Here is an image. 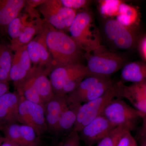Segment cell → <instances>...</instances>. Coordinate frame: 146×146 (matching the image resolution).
Instances as JSON below:
<instances>
[{
    "mask_svg": "<svg viewBox=\"0 0 146 146\" xmlns=\"http://www.w3.org/2000/svg\"><path fill=\"white\" fill-rule=\"evenodd\" d=\"M50 80L54 95H60L63 84L77 78L90 76L86 66L80 63L56 66L52 68Z\"/></svg>",
    "mask_w": 146,
    "mask_h": 146,
    "instance_id": "ba28073f",
    "label": "cell"
},
{
    "mask_svg": "<svg viewBox=\"0 0 146 146\" xmlns=\"http://www.w3.org/2000/svg\"><path fill=\"white\" fill-rule=\"evenodd\" d=\"M122 81L133 83L146 82V63L133 62L124 65L121 72Z\"/></svg>",
    "mask_w": 146,
    "mask_h": 146,
    "instance_id": "d6986e66",
    "label": "cell"
},
{
    "mask_svg": "<svg viewBox=\"0 0 146 146\" xmlns=\"http://www.w3.org/2000/svg\"><path fill=\"white\" fill-rule=\"evenodd\" d=\"M140 51L142 56L146 60V36L141 42L140 45Z\"/></svg>",
    "mask_w": 146,
    "mask_h": 146,
    "instance_id": "1f68e13d",
    "label": "cell"
},
{
    "mask_svg": "<svg viewBox=\"0 0 146 146\" xmlns=\"http://www.w3.org/2000/svg\"><path fill=\"white\" fill-rule=\"evenodd\" d=\"M44 26L38 24L34 25L29 23L25 27L16 42L11 45L12 50L15 51L19 48L26 46L32 40L33 38L39 32H41Z\"/></svg>",
    "mask_w": 146,
    "mask_h": 146,
    "instance_id": "603a6c76",
    "label": "cell"
},
{
    "mask_svg": "<svg viewBox=\"0 0 146 146\" xmlns=\"http://www.w3.org/2000/svg\"><path fill=\"white\" fill-rule=\"evenodd\" d=\"M18 121L22 124L33 128L38 137L48 133L44 106L22 96H20L18 105Z\"/></svg>",
    "mask_w": 146,
    "mask_h": 146,
    "instance_id": "8992f818",
    "label": "cell"
},
{
    "mask_svg": "<svg viewBox=\"0 0 146 146\" xmlns=\"http://www.w3.org/2000/svg\"><path fill=\"white\" fill-rule=\"evenodd\" d=\"M28 3H29L30 5L32 6H35L36 5L39 6L42 4L45 1H42V0H34V1H27Z\"/></svg>",
    "mask_w": 146,
    "mask_h": 146,
    "instance_id": "836d02e7",
    "label": "cell"
},
{
    "mask_svg": "<svg viewBox=\"0 0 146 146\" xmlns=\"http://www.w3.org/2000/svg\"><path fill=\"white\" fill-rule=\"evenodd\" d=\"M117 146H138L131 131L126 130L121 136Z\"/></svg>",
    "mask_w": 146,
    "mask_h": 146,
    "instance_id": "83f0119b",
    "label": "cell"
},
{
    "mask_svg": "<svg viewBox=\"0 0 146 146\" xmlns=\"http://www.w3.org/2000/svg\"><path fill=\"white\" fill-rule=\"evenodd\" d=\"M4 140V137L0 136V146L1 145Z\"/></svg>",
    "mask_w": 146,
    "mask_h": 146,
    "instance_id": "8d00e7d4",
    "label": "cell"
},
{
    "mask_svg": "<svg viewBox=\"0 0 146 146\" xmlns=\"http://www.w3.org/2000/svg\"><path fill=\"white\" fill-rule=\"evenodd\" d=\"M26 1L0 0V31H5L8 25L18 17Z\"/></svg>",
    "mask_w": 146,
    "mask_h": 146,
    "instance_id": "2e32d148",
    "label": "cell"
},
{
    "mask_svg": "<svg viewBox=\"0 0 146 146\" xmlns=\"http://www.w3.org/2000/svg\"><path fill=\"white\" fill-rule=\"evenodd\" d=\"M0 146H22L16 143H13L11 141H8V140H6L4 138V140L2 143V144Z\"/></svg>",
    "mask_w": 146,
    "mask_h": 146,
    "instance_id": "d6a6232c",
    "label": "cell"
},
{
    "mask_svg": "<svg viewBox=\"0 0 146 146\" xmlns=\"http://www.w3.org/2000/svg\"><path fill=\"white\" fill-rule=\"evenodd\" d=\"M103 77L92 76L84 78L75 90L68 95V104H82L89 90Z\"/></svg>",
    "mask_w": 146,
    "mask_h": 146,
    "instance_id": "ffe728a7",
    "label": "cell"
},
{
    "mask_svg": "<svg viewBox=\"0 0 146 146\" xmlns=\"http://www.w3.org/2000/svg\"><path fill=\"white\" fill-rule=\"evenodd\" d=\"M69 31L71 37L85 52V54L104 50L89 12L84 11L77 13Z\"/></svg>",
    "mask_w": 146,
    "mask_h": 146,
    "instance_id": "7a4b0ae2",
    "label": "cell"
},
{
    "mask_svg": "<svg viewBox=\"0 0 146 146\" xmlns=\"http://www.w3.org/2000/svg\"><path fill=\"white\" fill-rule=\"evenodd\" d=\"M104 30L108 38L121 49L130 48L136 42V36L130 28L125 26L115 19L108 21L105 24Z\"/></svg>",
    "mask_w": 146,
    "mask_h": 146,
    "instance_id": "30bf717a",
    "label": "cell"
},
{
    "mask_svg": "<svg viewBox=\"0 0 146 146\" xmlns=\"http://www.w3.org/2000/svg\"><path fill=\"white\" fill-rule=\"evenodd\" d=\"M50 72L49 68L44 70L42 67L39 66L35 79V87L44 106L54 95L50 81L48 78Z\"/></svg>",
    "mask_w": 146,
    "mask_h": 146,
    "instance_id": "ac0fdd59",
    "label": "cell"
},
{
    "mask_svg": "<svg viewBox=\"0 0 146 146\" xmlns=\"http://www.w3.org/2000/svg\"><path fill=\"white\" fill-rule=\"evenodd\" d=\"M116 127L101 115L85 126L78 133L80 140L86 146H93Z\"/></svg>",
    "mask_w": 146,
    "mask_h": 146,
    "instance_id": "8fae6325",
    "label": "cell"
},
{
    "mask_svg": "<svg viewBox=\"0 0 146 146\" xmlns=\"http://www.w3.org/2000/svg\"><path fill=\"white\" fill-rule=\"evenodd\" d=\"M31 63L27 45L15 50L11 68L10 80L16 83L22 80L31 70Z\"/></svg>",
    "mask_w": 146,
    "mask_h": 146,
    "instance_id": "5bb4252c",
    "label": "cell"
},
{
    "mask_svg": "<svg viewBox=\"0 0 146 146\" xmlns=\"http://www.w3.org/2000/svg\"><path fill=\"white\" fill-rule=\"evenodd\" d=\"M20 98L16 92L9 91L0 97V122L2 125L18 122Z\"/></svg>",
    "mask_w": 146,
    "mask_h": 146,
    "instance_id": "4fadbf2b",
    "label": "cell"
},
{
    "mask_svg": "<svg viewBox=\"0 0 146 146\" xmlns=\"http://www.w3.org/2000/svg\"><path fill=\"white\" fill-rule=\"evenodd\" d=\"M116 97L113 84L103 96L81 104L73 130L79 132L85 126L102 115L108 104Z\"/></svg>",
    "mask_w": 146,
    "mask_h": 146,
    "instance_id": "52a82bcc",
    "label": "cell"
},
{
    "mask_svg": "<svg viewBox=\"0 0 146 146\" xmlns=\"http://www.w3.org/2000/svg\"><path fill=\"white\" fill-rule=\"evenodd\" d=\"M2 82L1 81V80H0V83H1V82Z\"/></svg>",
    "mask_w": 146,
    "mask_h": 146,
    "instance_id": "f35d334b",
    "label": "cell"
},
{
    "mask_svg": "<svg viewBox=\"0 0 146 146\" xmlns=\"http://www.w3.org/2000/svg\"><path fill=\"white\" fill-rule=\"evenodd\" d=\"M2 125L1 123L0 122V130H1V128L2 127Z\"/></svg>",
    "mask_w": 146,
    "mask_h": 146,
    "instance_id": "74e56055",
    "label": "cell"
},
{
    "mask_svg": "<svg viewBox=\"0 0 146 146\" xmlns=\"http://www.w3.org/2000/svg\"><path fill=\"white\" fill-rule=\"evenodd\" d=\"M123 2L120 0H102L99 1V10L102 15L106 17H117L119 8Z\"/></svg>",
    "mask_w": 146,
    "mask_h": 146,
    "instance_id": "cb8c5ba5",
    "label": "cell"
},
{
    "mask_svg": "<svg viewBox=\"0 0 146 146\" xmlns=\"http://www.w3.org/2000/svg\"><path fill=\"white\" fill-rule=\"evenodd\" d=\"M113 125L121 126L131 132L136 130L143 116L138 110L121 99H113L108 104L102 114Z\"/></svg>",
    "mask_w": 146,
    "mask_h": 146,
    "instance_id": "3957f363",
    "label": "cell"
},
{
    "mask_svg": "<svg viewBox=\"0 0 146 146\" xmlns=\"http://www.w3.org/2000/svg\"><path fill=\"white\" fill-rule=\"evenodd\" d=\"M140 140V146H146V138H141L139 139Z\"/></svg>",
    "mask_w": 146,
    "mask_h": 146,
    "instance_id": "e575fe53",
    "label": "cell"
},
{
    "mask_svg": "<svg viewBox=\"0 0 146 146\" xmlns=\"http://www.w3.org/2000/svg\"><path fill=\"white\" fill-rule=\"evenodd\" d=\"M46 25V42L52 58V68L79 63L82 50L76 42L64 32Z\"/></svg>",
    "mask_w": 146,
    "mask_h": 146,
    "instance_id": "6da1fadb",
    "label": "cell"
},
{
    "mask_svg": "<svg viewBox=\"0 0 146 146\" xmlns=\"http://www.w3.org/2000/svg\"><path fill=\"white\" fill-rule=\"evenodd\" d=\"M143 123L138 132L139 139L146 138V115L142 119Z\"/></svg>",
    "mask_w": 146,
    "mask_h": 146,
    "instance_id": "f546056e",
    "label": "cell"
},
{
    "mask_svg": "<svg viewBox=\"0 0 146 146\" xmlns=\"http://www.w3.org/2000/svg\"><path fill=\"white\" fill-rule=\"evenodd\" d=\"M126 130L121 126H118L97 144L96 146H117L121 136Z\"/></svg>",
    "mask_w": 146,
    "mask_h": 146,
    "instance_id": "484cf974",
    "label": "cell"
},
{
    "mask_svg": "<svg viewBox=\"0 0 146 146\" xmlns=\"http://www.w3.org/2000/svg\"><path fill=\"white\" fill-rule=\"evenodd\" d=\"M11 46L0 43V80L10 81V72L13 54Z\"/></svg>",
    "mask_w": 146,
    "mask_h": 146,
    "instance_id": "44dd1931",
    "label": "cell"
},
{
    "mask_svg": "<svg viewBox=\"0 0 146 146\" xmlns=\"http://www.w3.org/2000/svg\"><path fill=\"white\" fill-rule=\"evenodd\" d=\"M116 19L125 26L130 28L138 23L139 13L136 7L123 2L119 8V14Z\"/></svg>",
    "mask_w": 146,
    "mask_h": 146,
    "instance_id": "7402d4cb",
    "label": "cell"
},
{
    "mask_svg": "<svg viewBox=\"0 0 146 146\" xmlns=\"http://www.w3.org/2000/svg\"><path fill=\"white\" fill-rule=\"evenodd\" d=\"M81 105L69 104L63 111L58 121L55 138L64 137L73 131Z\"/></svg>",
    "mask_w": 146,
    "mask_h": 146,
    "instance_id": "e0dca14e",
    "label": "cell"
},
{
    "mask_svg": "<svg viewBox=\"0 0 146 146\" xmlns=\"http://www.w3.org/2000/svg\"><path fill=\"white\" fill-rule=\"evenodd\" d=\"M60 1L63 6L76 11L84 8L88 3V1L86 0H60Z\"/></svg>",
    "mask_w": 146,
    "mask_h": 146,
    "instance_id": "f1b7e54d",
    "label": "cell"
},
{
    "mask_svg": "<svg viewBox=\"0 0 146 146\" xmlns=\"http://www.w3.org/2000/svg\"><path fill=\"white\" fill-rule=\"evenodd\" d=\"M117 98H125L140 112L143 118L146 115V82L125 85L121 80L113 84Z\"/></svg>",
    "mask_w": 146,
    "mask_h": 146,
    "instance_id": "9c48e42d",
    "label": "cell"
},
{
    "mask_svg": "<svg viewBox=\"0 0 146 146\" xmlns=\"http://www.w3.org/2000/svg\"><path fill=\"white\" fill-rule=\"evenodd\" d=\"M42 138V137H40L39 141H37L36 143L34 144V145H31L30 146H43L42 145V140H41Z\"/></svg>",
    "mask_w": 146,
    "mask_h": 146,
    "instance_id": "d590c367",
    "label": "cell"
},
{
    "mask_svg": "<svg viewBox=\"0 0 146 146\" xmlns=\"http://www.w3.org/2000/svg\"><path fill=\"white\" fill-rule=\"evenodd\" d=\"M39 66L32 68L28 74L22 80L14 83L16 93L20 96L34 103L43 105L35 87L34 81Z\"/></svg>",
    "mask_w": 146,
    "mask_h": 146,
    "instance_id": "9a60e30c",
    "label": "cell"
},
{
    "mask_svg": "<svg viewBox=\"0 0 146 146\" xmlns=\"http://www.w3.org/2000/svg\"><path fill=\"white\" fill-rule=\"evenodd\" d=\"M23 20V18L19 17V15L8 25L6 31L11 39V45L14 44L18 39L25 27L29 24Z\"/></svg>",
    "mask_w": 146,
    "mask_h": 146,
    "instance_id": "d4e9b609",
    "label": "cell"
},
{
    "mask_svg": "<svg viewBox=\"0 0 146 146\" xmlns=\"http://www.w3.org/2000/svg\"><path fill=\"white\" fill-rule=\"evenodd\" d=\"M47 23L58 30L68 29L76 15V11L63 6L60 0H46L39 6Z\"/></svg>",
    "mask_w": 146,
    "mask_h": 146,
    "instance_id": "5b68a950",
    "label": "cell"
},
{
    "mask_svg": "<svg viewBox=\"0 0 146 146\" xmlns=\"http://www.w3.org/2000/svg\"><path fill=\"white\" fill-rule=\"evenodd\" d=\"M9 86L8 82H2L0 83V97L9 92Z\"/></svg>",
    "mask_w": 146,
    "mask_h": 146,
    "instance_id": "4dcf8cb0",
    "label": "cell"
},
{
    "mask_svg": "<svg viewBox=\"0 0 146 146\" xmlns=\"http://www.w3.org/2000/svg\"><path fill=\"white\" fill-rule=\"evenodd\" d=\"M68 96L54 95L44 105L48 133L55 138L58 121L68 106Z\"/></svg>",
    "mask_w": 146,
    "mask_h": 146,
    "instance_id": "7c38bea8",
    "label": "cell"
},
{
    "mask_svg": "<svg viewBox=\"0 0 146 146\" xmlns=\"http://www.w3.org/2000/svg\"><path fill=\"white\" fill-rule=\"evenodd\" d=\"M86 68L90 76L110 77L124 65L123 58L104 50L85 54Z\"/></svg>",
    "mask_w": 146,
    "mask_h": 146,
    "instance_id": "277c9868",
    "label": "cell"
},
{
    "mask_svg": "<svg viewBox=\"0 0 146 146\" xmlns=\"http://www.w3.org/2000/svg\"><path fill=\"white\" fill-rule=\"evenodd\" d=\"M80 139L77 131L73 130L57 144L56 146H81Z\"/></svg>",
    "mask_w": 146,
    "mask_h": 146,
    "instance_id": "4316f807",
    "label": "cell"
}]
</instances>
